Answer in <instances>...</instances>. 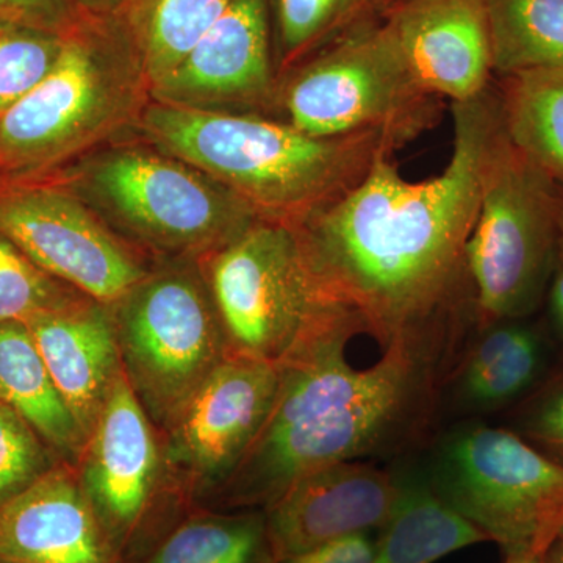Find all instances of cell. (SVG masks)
Masks as SVG:
<instances>
[{
    "instance_id": "cell-1",
    "label": "cell",
    "mask_w": 563,
    "mask_h": 563,
    "mask_svg": "<svg viewBox=\"0 0 563 563\" xmlns=\"http://www.w3.org/2000/svg\"><path fill=\"white\" fill-rule=\"evenodd\" d=\"M451 110L453 155L439 176L407 180L383 151L357 187L292 228L322 301L383 347L410 344L446 361L476 310L466 246L501 124L490 90Z\"/></svg>"
},
{
    "instance_id": "cell-2",
    "label": "cell",
    "mask_w": 563,
    "mask_h": 563,
    "mask_svg": "<svg viewBox=\"0 0 563 563\" xmlns=\"http://www.w3.org/2000/svg\"><path fill=\"white\" fill-rule=\"evenodd\" d=\"M361 333L343 307L328 303L279 373L272 412L239 468L213 498L224 509L263 510L299 477L361 461L412 439L428 421L448 361L390 344L373 365H352L347 342Z\"/></svg>"
},
{
    "instance_id": "cell-3",
    "label": "cell",
    "mask_w": 563,
    "mask_h": 563,
    "mask_svg": "<svg viewBox=\"0 0 563 563\" xmlns=\"http://www.w3.org/2000/svg\"><path fill=\"white\" fill-rule=\"evenodd\" d=\"M152 143L242 198L261 220L298 225L357 187L383 151L379 135L320 139L290 122L157 102L144 111Z\"/></svg>"
},
{
    "instance_id": "cell-4",
    "label": "cell",
    "mask_w": 563,
    "mask_h": 563,
    "mask_svg": "<svg viewBox=\"0 0 563 563\" xmlns=\"http://www.w3.org/2000/svg\"><path fill=\"white\" fill-rule=\"evenodd\" d=\"M558 258L559 184L510 143L501 122L485 158L466 246L481 324L531 313Z\"/></svg>"
},
{
    "instance_id": "cell-5",
    "label": "cell",
    "mask_w": 563,
    "mask_h": 563,
    "mask_svg": "<svg viewBox=\"0 0 563 563\" xmlns=\"http://www.w3.org/2000/svg\"><path fill=\"white\" fill-rule=\"evenodd\" d=\"M277 98L299 131L320 139L372 133L395 151L442 113V99L418 87L384 22L369 18L299 66Z\"/></svg>"
},
{
    "instance_id": "cell-6",
    "label": "cell",
    "mask_w": 563,
    "mask_h": 563,
    "mask_svg": "<svg viewBox=\"0 0 563 563\" xmlns=\"http://www.w3.org/2000/svg\"><path fill=\"white\" fill-rule=\"evenodd\" d=\"M110 307L125 379L165 432L231 354L206 279L187 268L150 273Z\"/></svg>"
},
{
    "instance_id": "cell-7",
    "label": "cell",
    "mask_w": 563,
    "mask_h": 563,
    "mask_svg": "<svg viewBox=\"0 0 563 563\" xmlns=\"http://www.w3.org/2000/svg\"><path fill=\"white\" fill-rule=\"evenodd\" d=\"M428 483L503 555L543 554L563 529V463L520 433L488 426L451 433Z\"/></svg>"
},
{
    "instance_id": "cell-8",
    "label": "cell",
    "mask_w": 563,
    "mask_h": 563,
    "mask_svg": "<svg viewBox=\"0 0 563 563\" xmlns=\"http://www.w3.org/2000/svg\"><path fill=\"white\" fill-rule=\"evenodd\" d=\"M207 287L231 354L274 363L328 303L318 295L295 229L257 220L207 254Z\"/></svg>"
},
{
    "instance_id": "cell-9",
    "label": "cell",
    "mask_w": 563,
    "mask_h": 563,
    "mask_svg": "<svg viewBox=\"0 0 563 563\" xmlns=\"http://www.w3.org/2000/svg\"><path fill=\"white\" fill-rule=\"evenodd\" d=\"M87 187L114 220L161 251L209 254L261 220L217 180L146 151L103 155L92 163Z\"/></svg>"
},
{
    "instance_id": "cell-10",
    "label": "cell",
    "mask_w": 563,
    "mask_h": 563,
    "mask_svg": "<svg viewBox=\"0 0 563 563\" xmlns=\"http://www.w3.org/2000/svg\"><path fill=\"white\" fill-rule=\"evenodd\" d=\"M274 363L229 354L165 431L163 470L181 503L217 496L257 439L276 398Z\"/></svg>"
},
{
    "instance_id": "cell-11",
    "label": "cell",
    "mask_w": 563,
    "mask_h": 563,
    "mask_svg": "<svg viewBox=\"0 0 563 563\" xmlns=\"http://www.w3.org/2000/svg\"><path fill=\"white\" fill-rule=\"evenodd\" d=\"M135 95L87 44L68 41L51 73L0 117V166L43 168L109 132Z\"/></svg>"
},
{
    "instance_id": "cell-12",
    "label": "cell",
    "mask_w": 563,
    "mask_h": 563,
    "mask_svg": "<svg viewBox=\"0 0 563 563\" xmlns=\"http://www.w3.org/2000/svg\"><path fill=\"white\" fill-rule=\"evenodd\" d=\"M81 487L121 563L150 554L161 496L162 444L122 372L77 463ZM144 555V559H146Z\"/></svg>"
},
{
    "instance_id": "cell-13",
    "label": "cell",
    "mask_w": 563,
    "mask_h": 563,
    "mask_svg": "<svg viewBox=\"0 0 563 563\" xmlns=\"http://www.w3.org/2000/svg\"><path fill=\"white\" fill-rule=\"evenodd\" d=\"M0 232L52 277L107 306L150 274L84 203L55 188L0 196Z\"/></svg>"
},
{
    "instance_id": "cell-14",
    "label": "cell",
    "mask_w": 563,
    "mask_h": 563,
    "mask_svg": "<svg viewBox=\"0 0 563 563\" xmlns=\"http://www.w3.org/2000/svg\"><path fill=\"white\" fill-rule=\"evenodd\" d=\"M401 477L362 461L321 466L263 509L274 563L355 532H379L402 493Z\"/></svg>"
},
{
    "instance_id": "cell-15",
    "label": "cell",
    "mask_w": 563,
    "mask_h": 563,
    "mask_svg": "<svg viewBox=\"0 0 563 563\" xmlns=\"http://www.w3.org/2000/svg\"><path fill=\"white\" fill-rule=\"evenodd\" d=\"M385 29L418 87L453 102L490 90V32L484 0H393Z\"/></svg>"
},
{
    "instance_id": "cell-16",
    "label": "cell",
    "mask_w": 563,
    "mask_h": 563,
    "mask_svg": "<svg viewBox=\"0 0 563 563\" xmlns=\"http://www.w3.org/2000/svg\"><path fill=\"white\" fill-rule=\"evenodd\" d=\"M269 5L272 0H233L190 54L152 85L158 102L210 110L274 101Z\"/></svg>"
},
{
    "instance_id": "cell-17",
    "label": "cell",
    "mask_w": 563,
    "mask_h": 563,
    "mask_svg": "<svg viewBox=\"0 0 563 563\" xmlns=\"http://www.w3.org/2000/svg\"><path fill=\"white\" fill-rule=\"evenodd\" d=\"M0 563H121L76 465L58 462L0 501Z\"/></svg>"
},
{
    "instance_id": "cell-18",
    "label": "cell",
    "mask_w": 563,
    "mask_h": 563,
    "mask_svg": "<svg viewBox=\"0 0 563 563\" xmlns=\"http://www.w3.org/2000/svg\"><path fill=\"white\" fill-rule=\"evenodd\" d=\"M25 325L88 440L122 374L111 307L85 296Z\"/></svg>"
},
{
    "instance_id": "cell-19",
    "label": "cell",
    "mask_w": 563,
    "mask_h": 563,
    "mask_svg": "<svg viewBox=\"0 0 563 563\" xmlns=\"http://www.w3.org/2000/svg\"><path fill=\"white\" fill-rule=\"evenodd\" d=\"M0 401L20 413L62 462L79 463L87 437L24 322H0Z\"/></svg>"
},
{
    "instance_id": "cell-20",
    "label": "cell",
    "mask_w": 563,
    "mask_h": 563,
    "mask_svg": "<svg viewBox=\"0 0 563 563\" xmlns=\"http://www.w3.org/2000/svg\"><path fill=\"white\" fill-rule=\"evenodd\" d=\"M484 542L487 537L444 503L428 481L404 479L398 506L377 532L373 563H435Z\"/></svg>"
},
{
    "instance_id": "cell-21",
    "label": "cell",
    "mask_w": 563,
    "mask_h": 563,
    "mask_svg": "<svg viewBox=\"0 0 563 563\" xmlns=\"http://www.w3.org/2000/svg\"><path fill=\"white\" fill-rule=\"evenodd\" d=\"M498 101L510 143L563 185V69L504 77Z\"/></svg>"
},
{
    "instance_id": "cell-22",
    "label": "cell",
    "mask_w": 563,
    "mask_h": 563,
    "mask_svg": "<svg viewBox=\"0 0 563 563\" xmlns=\"http://www.w3.org/2000/svg\"><path fill=\"white\" fill-rule=\"evenodd\" d=\"M493 73L563 69V0H484Z\"/></svg>"
},
{
    "instance_id": "cell-23",
    "label": "cell",
    "mask_w": 563,
    "mask_h": 563,
    "mask_svg": "<svg viewBox=\"0 0 563 563\" xmlns=\"http://www.w3.org/2000/svg\"><path fill=\"white\" fill-rule=\"evenodd\" d=\"M466 355L461 388L466 401L496 407L523 395L539 376L543 350L539 335L518 320L487 325Z\"/></svg>"
},
{
    "instance_id": "cell-24",
    "label": "cell",
    "mask_w": 563,
    "mask_h": 563,
    "mask_svg": "<svg viewBox=\"0 0 563 563\" xmlns=\"http://www.w3.org/2000/svg\"><path fill=\"white\" fill-rule=\"evenodd\" d=\"M141 563H274L265 514H192Z\"/></svg>"
},
{
    "instance_id": "cell-25",
    "label": "cell",
    "mask_w": 563,
    "mask_h": 563,
    "mask_svg": "<svg viewBox=\"0 0 563 563\" xmlns=\"http://www.w3.org/2000/svg\"><path fill=\"white\" fill-rule=\"evenodd\" d=\"M233 0H154L144 32L143 66L157 84L220 20Z\"/></svg>"
},
{
    "instance_id": "cell-26",
    "label": "cell",
    "mask_w": 563,
    "mask_h": 563,
    "mask_svg": "<svg viewBox=\"0 0 563 563\" xmlns=\"http://www.w3.org/2000/svg\"><path fill=\"white\" fill-rule=\"evenodd\" d=\"M373 0H276L280 66L291 68L320 44L366 20Z\"/></svg>"
},
{
    "instance_id": "cell-27",
    "label": "cell",
    "mask_w": 563,
    "mask_h": 563,
    "mask_svg": "<svg viewBox=\"0 0 563 563\" xmlns=\"http://www.w3.org/2000/svg\"><path fill=\"white\" fill-rule=\"evenodd\" d=\"M81 298L85 295L41 269L0 232V322L25 324Z\"/></svg>"
},
{
    "instance_id": "cell-28",
    "label": "cell",
    "mask_w": 563,
    "mask_h": 563,
    "mask_svg": "<svg viewBox=\"0 0 563 563\" xmlns=\"http://www.w3.org/2000/svg\"><path fill=\"white\" fill-rule=\"evenodd\" d=\"M65 43L36 32L0 35V117L54 68Z\"/></svg>"
},
{
    "instance_id": "cell-29",
    "label": "cell",
    "mask_w": 563,
    "mask_h": 563,
    "mask_svg": "<svg viewBox=\"0 0 563 563\" xmlns=\"http://www.w3.org/2000/svg\"><path fill=\"white\" fill-rule=\"evenodd\" d=\"M58 462L32 426L0 401V501L27 488Z\"/></svg>"
},
{
    "instance_id": "cell-30",
    "label": "cell",
    "mask_w": 563,
    "mask_h": 563,
    "mask_svg": "<svg viewBox=\"0 0 563 563\" xmlns=\"http://www.w3.org/2000/svg\"><path fill=\"white\" fill-rule=\"evenodd\" d=\"M523 437L563 463V372L529 406L523 420Z\"/></svg>"
},
{
    "instance_id": "cell-31",
    "label": "cell",
    "mask_w": 563,
    "mask_h": 563,
    "mask_svg": "<svg viewBox=\"0 0 563 563\" xmlns=\"http://www.w3.org/2000/svg\"><path fill=\"white\" fill-rule=\"evenodd\" d=\"M376 548L377 532H355L280 563H373Z\"/></svg>"
},
{
    "instance_id": "cell-32",
    "label": "cell",
    "mask_w": 563,
    "mask_h": 563,
    "mask_svg": "<svg viewBox=\"0 0 563 563\" xmlns=\"http://www.w3.org/2000/svg\"><path fill=\"white\" fill-rule=\"evenodd\" d=\"M550 282L551 312H553L554 320L563 333V261L561 258H558V263H555Z\"/></svg>"
},
{
    "instance_id": "cell-33",
    "label": "cell",
    "mask_w": 563,
    "mask_h": 563,
    "mask_svg": "<svg viewBox=\"0 0 563 563\" xmlns=\"http://www.w3.org/2000/svg\"><path fill=\"white\" fill-rule=\"evenodd\" d=\"M55 0H0L2 14H35L43 13L54 5Z\"/></svg>"
},
{
    "instance_id": "cell-34",
    "label": "cell",
    "mask_w": 563,
    "mask_h": 563,
    "mask_svg": "<svg viewBox=\"0 0 563 563\" xmlns=\"http://www.w3.org/2000/svg\"><path fill=\"white\" fill-rule=\"evenodd\" d=\"M540 563H563V529L543 551Z\"/></svg>"
},
{
    "instance_id": "cell-35",
    "label": "cell",
    "mask_w": 563,
    "mask_h": 563,
    "mask_svg": "<svg viewBox=\"0 0 563 563\" xmlns=\"http://www.w3.org/2000/svg\"><path fill=\"white\" fill-rule=\"evenodd\" d=\"M540 559H542V554L518 553L504 555L503 563H540Z\"/></svg>"
},
{
    "instance_id": "cell-36",
    "label": "cell",
    "mask_w": 563,
    "mask_h": 563,
    "mask_svg": "<svg viewBox=\"0 0 563 563\" xmlns=\"http://www.w3.org/2000/svg\"><path fill=\"white\" fill-rule=\"evenodd\" d=\"M559 258L563 261V185L559 184Z\"/></svg>"
},
{
    "instance_id": "cell-37",
    "label": "cell",
    "mask_w": 563,
    "mask_h": 563,
    "mask_svg": "<svg viewBox=\"0 0 563 563\" xmlns=\"http://www.w3.org/2000/svg\"><path fill=\"white\" fill-rule=\"evenodd\" d=\"M390 2H393V0H390Z\"/></svg>"
}]
</instances>
